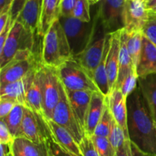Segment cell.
<instances>
[{"instance_id":"6da1fadb","label":"cell","mask_w":156,"mask_h":156,"mask_svg":"<svg viewBox=\"0 0 156 156\" xmlns=\"http://www.w3.org/2000/svg\"><path fill=\"white\" fill-rule=\"evenodd\" d=\"M129 140L140 150L156 155V123L140 88L126 98Z\"/></svg>"},{"instance_id":"7a4b0ae2","label":"cell","mask_w":156,"mask_h":156,"mask_svg":"<svg viewBox=\"0 0 156 156\" xmlns=\"http://www.w3.org/2000/svg\"><path fill=\"white\" fill-rule=\"evenodd\" d=\"M73 58L68 39L58 20L43 37L41 62L56 69Z\"/></svg>"},{"instance_id":"3957f363","label":"cell","mask_w":156,"mask_h":156,"mask_svg":"<svg viewBox=\"0 0 156 156\" xmlns=\"http://www.w3.org/2000/svg\"><path fill=\"white\" fill-rule=\"evenodd\" d=\"M69 44L73 58L84 51L94 40L96 21L84 22L74 17H59V19Z\"/></svg>"},{"instance_id":"277c9868","label":"cell","mask_w":156,"mask_h":156,"mask_svg":"<svg viewBox=\"0 0 156 156\" xmlns=\"http://www.w3.org/2000/svg\"><path fill=\"white\" fill-rule=\"evenodd\" d=\"M56 69L59 81L66 91H100L92 76L74 58Z\"/></svg>"},{"instance_id":"5b68a950","label":"cell","mask_w":156,"mask_h":156,"mask_svg":"<svg viewBox=\"0 0 156 156\" xmlns=\"http://www.w3.org/2000/svg\"><path fill=\"white\" fill-rule=\"evenodd\" d=\"M41 78L42 106L44 120H52L55 108L61 98V83L56 69L41 64L39 68Z\"/></svg>"},{"instance_id":"8992f818","label":"cell","mask_w":156,"mask_h":156,"mask_svg":"<svg viewBox=\"0 0 156 156\" xmlns=\"http://www.w3.org/2000/svg\"><path fill=\"white\" fill-rule=\"evenodd\" d=\"M41 63L36 59L32 50H20L0 69V85L24 79L36 70Z\"/></svg>"},{"instance_id":"52a82bcc","label":"cell","mask_w":156,"mask_h":156,"mask_svg":"<svg viewBox=\"0 0 156 156\" xmlns=\"http://www.w3.org/2000/svg\"><path fill=\"white\" fill-rule=\"evenodd\" d=\"M126 0H100L94 21L106 34L124 28Z\"/></svg>"},{"instance_id":"ba28073f","label":"cell","mask_w":156,"mask_h":156,"mask_svg":"<svg viewBox=\"0 0 156 156\" xmlns=\"http://www.w3.org/2000/svg\"><path fill=\"white\" fill-rule=\"evenodd\" d=\"M34 34L29 31L18 21L12 25L2 50L0 52V68L10 62L20 50H32Z\"/></svg>"},{"instance_id":"9c48e42d","label":"cell","mask_w":156,"mask_h":156,"mask_svg":"<svg viewBox=\"0 0 156 156\" xmlns=\"http://www.w3.org/2000/svg\"><path fill=\"white\" fill-rule=\"evenodd\" d=\"M61 83V82H60ZM52 120L65 128L78 144L85 137V133L81 126L74 111L70 105L65 88L61 84V98L53 113Z\"/></svg>"},{"instance_id":"30bf717a","label":"cell","mask_w":156,"mask_h":156,"mask_svg":"<svg viewBox=\"0 0 156 156\" xmlns=\"http://www.w3.org/2000/svg\"><path fill=\"white\" fill-rule=\"evenodd\" d=\"M18 138H24L37 145H47L50 137L43 117L29 108L24 109L21 133Z\"/></svg>"},{"instance_id":"8fae6325","label":"cell","mask_w":156,"mask_h":156,"mask_svg":"<svg viewBox=\"0 0 156 156\" xmlns=\"http://www.w3.org/2000/svg\"><path fill=\"white\" fill-rule=\"evenodd\" d=\"M149 18V10L143 2L126 0L124 9V29L127 33L142 32Z\"/></svg>"},{"instance_id":"7c38bea8","label":"cell","mask_w":156,"mask_h":156,"mask_svg":"<svg viewBox=\"0 0 156 156\" xmlns=\"http://www.w3.org/2000/svg\"><path fill=\"white\" fill-rule=\"evenodd\" d=\"M106 34H104L97 39H94L90 45L82 53L74 57L91 76H94V71L100 63L105 51L106 43Z\"/></svg>"},{"instance_id":"4fadbf2b","label":"cell","mask_w":156,"mask_h":156,"mask_svg":"<svg viewBox=\"0 0 156 156\" xmlns=\"http://www.w3.org/2000/svg\"><path fill=\"white\" fill-rule=\"evenodd\" d=\"M37 69L21 80L0 85V98L11 99L15 101L18 105L28 108L27 102V92Z\"/></svg>"},{"instance_id":"5bb4252c","label":"cell","mask_w":156,"mask_h":156,"mask_svg":"<svg viewBox=\"0 0 156 156\" xmlns=\"http://www.w3.org/2000/svg\"><path fill=\"white\" fill-rule=\"evenodd\" d=\"M44 121L52 141L68 153L76 156H82L79 144L65 128L58 125L52 120H44Z\"/></svg>"},{"instance_id":"9a60e30c","label":"cell","mask_w":156,"mask_h":156,"mask_svg":"<svg viewBox=\"0 0 156 156\" xmlns=\"http://www.w3.org/2000/svg\"><path fill=\"white\" fill-rule=\"evenodd\" d=\"M120 30H121L110 34V46L107 57L106 69L111 92L115 88L118 76Z\"/></svg>"},{"instance_id":"2e32d148","label":"cell","mask_w":156,"mask_h":156,"mask_svg":"<svg viewBox=\"0 0 156 156\" xmlns=\"http://www.w3.org/2000/svg\"><path fill=\"white\" fill-rule=\"evenodd\" d=\"M110 111L114 120L124 131L126 138L129 140L127 128V106L126 98L123 96L121 91L115 88L106 97Z\"/></svg>"},{"instance_id":"e0dca14e","label":"cell","mask_w":156,"mask_h":156,"mask_svg":"<svg viewBox=\"0 0 156 156\" xmlns=\"http://www.w3.org/2000/svg\"><path fill=\"white\" fill-rule=\"evenodd\" d=\"M136 70L138 78L156 73V47L144 35Z\"/></svg>"},{"instance_id":"ac0fdd59","label":"cell","mask_w":156,"mask_h":156,"mask_svg":"<svg viewBox=\"0 0 156 156\" xmlns=\"http://www.w3.org/2000/svg\"><path fill=\"white\" fill-rule=\"evenodd\" d=\"M106 97L101 91L93 92L89 107L87 111L85 123V135L91 136L103 114Z\"/></svg>"},{"instance_id":"d6986e66","label":"cell","mask_w":156,"mask_h":156,"mask_svg":"<svg viewBox=\"0 0 156 156\" xmlns=\"http://www.w3.org/2000/svg\"><path fill=\"white\" fill-rule=\"evenodd\" d=\"M43 0H27L16 21L27 30L37 33L39 27Z\"/></svg>"},{"instance_id":"ffe728a7","label":"cell","mask_w":156,"mask_h":156,"mask_svg":"<svg viewBox=\"0 0 156 156\" xmlns=\"http://www.w3.org/2000/svg\"><path fill=\"white\" fill-rule=\"evenodd\" d=\"M61 0H43L39 27L37 34L44 37L50 27L60 17Z\"/></svg>"},{"instance_id":"44dd1931","label":"cell","mask_w":156,"mask_h":156,"mask_svg":"<svg viewBox=\"0 0 156 156\" xmlns=\"http://www.w3.org/2000/svg\"><path fill=\"white\" fill-rule=\"evenodd\" d=\"M66 90V89H65ZM67 98L72 108L76 114V117L81 126L85 131V117L89 107L90 101L94 91H66Z\"/></svg>"},{"instance_id":"7402d4cb","label":"cell","mask_w":156,"mask_h":156,"mask_svg":"<svg viewBox=\"0 0 156 156\" xmlns=\"http://www.w3.org/2000/svg\"><path fill=\"white\" fill-rule=\"evenodd\" d=\"M136 70L130 56L128 52L126 43V30L124 28L120 30V55H119V70L117 80L115 84V88H120L123 81L129 76V73Z\"/></svg>"},{"instance_id":"603a6c76","label":"cell","mask_w":156,"mask_h":156,"mask_svg":"<svg viewBox=\"0 0 156 156\" xmlns=\"http://www.w3.org/2000/svg\"><path fill=\"white\" fill-rule=\"evenodd\" d=\"M138 87L147 102L156 123V73L139 77Z\"/></svg>"},{"instance_id":"cb8c5ba5","label":"cell","mask_w":156,"mask_h":156,"mask_svg":"<svg viewBox=\"0 0 156 156\" xmlns=\"http://www.w3.org/2000/svg\"><path fill=\"white\" fill-rule=\"evenodd\" d=\"M39 68L40 66L37 69L33 80L27 90V102L29 109H30L44 118V111H43L42 106V92H41Z\"/></svg>"},{"instance_id":"d4e9b609","label":"cell","mask_w":156,"mask_h":156,"mask_svg":"<svg viewBox=\"0 0 156 156\" xmlns=\"http://www.w3.org/2000/svg\"><path fill=\"white\" fill-rule=\"evenodd\" d=\"M110 46V34L106 35V43H105V51H104L103 56L101 60L100 63L98 66L97 69L94 71V76H93V80L94 83L98 88L99 91L105 96L108 97L111 93L110 91L109 82H108V74H107L106 69V63H107V57H108V50H109Z\"/></svg>"},{"instance_id":"484cf974","label":"cell","mask_w":156,"mask_h":156,"mask_svg":"<svg viewBox=\"0 0 156 156\" xmlns=\"http://www.w3.org/2000/svg\"><path fill=\"white\" fill-rule=\"evenodd\" d=\"M24 109L25 108L22 105H16L9 115L6 116L5 118L0 119L5 123L8 129L15 139L18 138L20 136Z\"/></svg>"},{"instance_id":"4316f807","label":"cell","mask_w":156,"mask_h":156,"mask_svg":"<svg viewBox=\"0 0 156 156\" xmlns=\"http://www.w3.org/2000/svg\"><path fill=\"white\" fill-rule=\"evenodd\" d=\"M125 30V29H124ZM143 34L142 32L127 33L126 31V43L128 52L134 66L136 67L143 46Z\"/></svg>"},{"instance_id":"83f0119b","label":"cell","mask_w":156,"mask_h":156,"mask_svg":"<svg viewBox=\"0 0 156 156\" xmlns=\"http://www.w3.org/2000/svg\"><path fill=\"white\" fill-rule=\"evenodd\" d=\"M14 143L25 156H47L45 145H37L24 138H15Z\"/></svg>"},{"instance_id":"f1b7e54d","label":"cell","mask_w":156,"mask_h":156,"mask_svg":"<svg viewBox=\"0 0 156 156\" xmlns=\"http://www.w3.org/2000/svg\"><path fill=\"white\" fill-rule=\"evenodd\" d=\"M113 116L110 111L109 106H108L107 99H105V105L104 108L103 114L101 117L98 123L97 126L94 130V135L98 136H104L108 137L109 135L110 129H111V123H112Z\"/></svg>"},{"instance_id":"f546056e","label":"cell","mask_w":156,"mask_h":156,"mask_svg":"<svg viewBox=\"0 0 156 156\" xmlns=\"http://www.w3.org/2000/svg\"><path fill=\"white\" fill-rule=\"evenodd\" d=\"M108 139L109 140L110 143L113 146V147L116 149V151L121 147L125 143L126 140V135H125L124 131L123 130L120 125L116 122L113 117L112 123H111V129H110L109 135H108Z\"/></svg>"},{"instance_id":"4dcf8cb0","label":"cell","mask_w":156,"mask_h":156,"mask_svg":"<svg viewBox=\"0 0 156 156\" xmlns=\"http://www.w3.org/2000/svg\"><path fill=\"white\" fill-rule=\"evenodd\" d=\"M91 140L98 152L99 156H115L116 149L113 147L108 137L91 136Z\"/></svg>"},{"instance_id":"1f68e13d","label":"cell","mask_w":156,"mask_h":156,"mask_svg":"<svg viewBox=\"0 0 156 156\" xmlns=\"http://www.w3.org/2000/svg\"><path fill=\"white\" fill-rule=\"evenodd\" d=\"M90 5L91 3L88 0H77L73 17L84 22H90Z\"/></svg>"},{"instance_id":"d6a6232c","label":"cell","mask_w":156,"mask_h":156,"mask_svg":"<svg viewBox=\"0 0 156 156\" xmlns=\"http://www.w3.org/2000/svg\"><path fill=\"white\" fill-rule=\"evenodd\" d=\"M142 33L156 47V12L149 11V18Z\"/></svg>"},{"instance_id":"836d02e7","label":"cell","mask_w":156,"mask_h":156,"mask_svg":"<svg viewBox=\"0 0 156 156\" xmlns=\"http://www.w3.org/2000/svg\"><path fill=\"white\" fill-rule=\"evenodd\" d=\"M137 86H138V76H137L136 71L133 70L123 81L119 89L121 91L123 96L127 98L128 96L135 91Z\"/></svg>"},{"instance_id":"e575fe53","label":"cell","mask_w":156,"mask_h":156,"mask_svg":"<svg viewBox=\"0 0 156 156\" xmlns=\"http://www.w3.org/2000/svg\"><path fill=\"white\" fill-rule=\"evenodd\" d=\"M82 156H99L91 137L85 135L79 144Z\"/></svg>"},{"instance_id":"d590c367","label":"cell","mask_w":156,"mask_h":156,"mask_svg":"<svg viewBox=\"0 0 156 156\" xmlns=\"http://www.w3.org/2000/svg\"><path fill=\"white\" fill-rule=\"evenodd\" d=\"M14 140L15 138L8 129L5 123L0 120V144L11 146L13 143Z\"/></svg>"},{"instance_id":"8d00e7d4","label":"cell","mask_w":156,"mask_h":156,"mask_svg":"<svg viewBox=\"0 0 156 156\" xmlns=\"http://www.w3.org/2000/svg\"><path fill=\"white\" fill-rule=\"evenodd\" d=\"M77 0H61L60 16L73 17Z\"/></svg>"},{"instance_id":"74e56055","label":"cell","mask_w":156,"mask_h":156,"mask_svg":"<svg viewBox=\"0 0 156 156\" xmlns=\"http://www.w3.org/2000/svg\"><path fill=\"white\" fill-rule=\"evenodd\" d=\"M46 147L47 156H76L64 151L51 140H50V141L47 143Z\"/></svg>"},{"instance_id":"f35d334b","label":"cell","mask_w":156,"mask_h":156,"mask_svg":"<svg viewBox=\"0 0 156 156\" xmlns=\"http://www.w3.org/2000/svg\"><path fill=\"white\" fill-rule=\"evenodd\" d=\"M18 104L9 98H0V119H3L9 114Z\"/></svg>"},{"instance_id":"ab89813d","label":"cell","mask_w":156,"mask_h":156,"mask_svg":"<svg viewBox=\"0 0 156 156\" xmlns=\"http://www.w3.org/2000/svg\"><path fill=\"white\" fill-rule=\"evenodd\" d=\"M27 0H13L12 6H11L10 11V18L12 20V22L14 23L18 18V15L21 13V10L24 8V5L27 2Z\"/></svg>"},{"instance_id":"60d3db41","label":"cell","mask_w":156,"mask_h":156,"mask_svg":"<svg viewBox=\"0 0 156 156\" xmlns=\"http://www.w3.org/2000/svg\"><path fill=\"white\" fill-rule=\"evenodd\" d=\"M115 156H132L129 140H126L124 144L117 149Z\"/></svg>"},{"instance_id":"b9f144b4","label":"cell","mask_w":156,"mask_h":156,"mask_svg":"<svg viewBox=\"0 0 156 156\" xmlns=\"http://www.w3.org/2000/svg\"><path fill=\"white\" fill-rule=\"evenodd\" d=\"M130 149H131V155L132 156H156L155 155H152V154L146 153L143 151L140 150L135 144L132 143L130 142Z\"/></svg>"},{"instance_id":"7bdbcfd3","label":"cell","mask_w":156,"mask_h":156,"mask_svg":"<svg viewBox=\"0 0 156 156\" xmlns=\"http://www.w3.org/2000/svg\"><path fill=\"white\" fill-rule=\"evenodd\" d=\"M13 0H0V15L9 12Z\"/></svg>"},{"instance_id":"ee69618b","label":"cell","mask_w":156,"mask_h":156,"mask_svg":"<svg viewBox=\"0 0 156 156\" xmlns=\"http://www.w3.org/2000/svg\"><path fill=\"white\" fill-rule=\"evenodd\" d=\"M10 19V13L5 12L0 15V32L2 31Z\"/></svg>"},{"instance_id":"f6af8a7d","label":"cell","mask_w":156,"mask_h":156,"mask_svg":"<svg viewBox=\"0 0 156 156\" xmlns=\"http://www.w3.org/2000/svg\"><path fill=\"white\" fill-rule=\"evenodd\" d=\"M9 150H10L12 156H25L24 154L18 149V146L14 143V142L11 146H9Z\"/></svg>"},{"instance_id":"bcb514c9","label":"cell","mask_w":156,"mask_h":156,"mask_svg":"<svg viewBox=\"0 0 156 156\" xmlns=\"http://www.w3.org/2000/svg\"><path fill=\"white\" fill-rule=\"evenodd\" d=\"M0 153H1V156H9L10 155L9 146L0 144Z\"/></svg>"},{"instance_id":"7dc6e473","label":"cell","mask_w":156,"mask_h":156,"mask_svg":"<svg viewBox=\"0 0 156 156\" xmlns=\"http://www.w3.org/2000/svg\"><path fill=\"white\" fill-rule=\"evenodd\" d=\"M145 5H146V7L148 10H151V9H153L156 6V0H150L148 2L145 3Z\"/></svg>"},{"instance_id":"c3c4849f","label":"cell","mask_w":156,"mask_h":156,"mask_svg":"<svg viewBox=\"0 0 156 156\" xmlns=\"http://www.w3.org/2000/svg\"><path fill=\"white\" fill-rule=\"evenodd\" d=\"M88 1H89V2L91 3V4H95V3L99 2L100 0H88Z\"/></svg>"},{"instance_id":"681fc988","label":"cell","mask_w":156,"mask_h":156,"mask_svg":"<svg viewBox=\"0 0 156 156\" xmlns=\"http://www.w3.org/2000/svg\"><path fill=\"white\" fill-rule=\"evenodd\" d=\"M149 11H151V12H156V6L155 8H153V9H151V10H149Z\"/></svg>"},{"instance_id":"f907efd6","label":"cell","mask_w":156,"mask_h":156,"mask_svg":"<svg viewBox=\"0 0 156 156\" xmlns=\"http://www.w3.org/2000/svg\"><path fill=\"white\" fill-rule=\"evenodd\" d=\"M150 1V0H146V1L144 2V3H146V2H149Z\"/></svg>"},{"instance_id":"816d5d0a","label":"cell","mask_w":156,"mask_h":156,"mask_svg":"<svg viewBox=\"0 0 156 156\" xmlns=\"http://www.w3.org/2000/svg\"><path fill=\"white\" fill-rule=\"evenodd\" d=\"M137 1H141V2H144L146 1V0H137Z\"/></svg>"},{"instance_id":"f5cc1de1","label":"cell","mask_w":156,"mask_h":156,"mask_svg":"<svg viewBox=\"0 0 156 156\" xmlns=\"http://www.w3.org/2000/svg\"><path fill=\"white\" fill-rule=\"evenodd\" d=\"M9 151H10V150H9ZM9 156H12V155H11V153H10V155H9Z\"/></svg>"}]
</instances>
